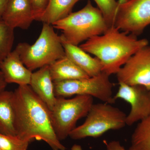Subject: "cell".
I'll return each mask as SVG.
<instances>
[{
    "mask_svg": "<svg viewBox=\"0 0 150 150\" xmlns=\"http://www.w3.org/2000/svg\"><path fill=\"white\" fill-rule=\"evenodd\" d=\"M150 25V0H129L119 5L114 27L138 36Z\"/></svg>",
    "mask_w": 150,
    "mask_h": 150,
    "instance_id": "cell-8",
    "label": "cell"
},
{
    "mask_svg": "<svg viewBox=\"0 0 150 150\" xmlns=\"http://www.w3.org/2000/svg\"><path fill=\"white\" fill-rule=\"evenodd\" d=\"M0 70L7 83L29 85L32 71L23 64L15 49L0 62Z\"/></svg>",
    "mask_w": 150,
    "mask_h": 150,
    "instance_id": "cell-12",
    "label": "cell"
},
{
    "mask_svg": "<svg viewBox=\"0 0 150 150\" xmlns=\"http://www.w3.org/2000/svg\"><path fill=\"white\" fill-rule=\"evenodd\" d=\"M13 93L17 137L29 142L42 140L52 150H67L54 131L51 110L30 86H18Z\"/></svg>",
    "mask_w": 150,
    "mask_h": 150,
    "instance_id": "cell-1",
    "label": "cell"
},
{
    "mask_svg": "<svg viewBox=\"0 0 150 150\" xmlns=\"http://www.w3.org/2000/svg\"><path fill=\"white\" fill-rule=\"evenodd\" d=\"M23 64L32 71L49 66L66 56L60 36L52 25L43 23L38 38L33 45L19 43L15 49Z\"/></svg>",
    "mask_w": 150,
    "mask_h": 150,
    "instance_id": "cell-4",
    "label": "cell"
},
{
    "mask_svg": "<svg viewBox=\"0 0 150 150\" xmlns=\"http://www.w3.org/2000/svg\"><path fill=\"white\" fill-rule=\"evenodd\" d=\"M71 150H82V149L80 146L75 145L72 148Z\"/></svg>",
    "mask_w": 150,
    "mask_h": 150,
    "instance_id": "cell-26",
    "label": "cell"
},
{
    "mask_svg": "<svg viewBox=\"0 0 150 150\" xmlns=\"http://www.w3.org/2000/svg\"><path fill=\"white\" fill-rule=\"evenodd\" d=\"M33 11L34 19L39 21L49 3V0H30Z\"/></svg>",
    "mask_w": 150,
    "mask_h": 150,
    "instance_id": "cell-22",
    "label": "cell"
},
{
    "mask_svg": "<svg viewBox=\"0 0 150 150\" xmlns=\"http://www.w3.org/2000/svg\"><path fill=\"white\" fill-rule=\"evenodd\" d=\"M56 97L73 96H88L105 103L112 104L115 100L112 95L113 84L109 76L102 72L95 76L54 82Z\"/></svg>",
    "mask_w": 150,
    "mask_h": 150,
    "instance_id": "cell-7",
    "label": "cell"
},
{
    "mask_svg": "<svg viewBox=\"0 0 150 150\" xmlns=\"http://www.w3.org/2000/svg\"><path fill=\"white\" fill-rule=\"evenodd\" d=\"M7 83L6 82L2 73L0 70V92L5 90Z\"/></svg>",
    "mask_w": 150,
    "mask_h": 150,
    "instance_id": "cell-25",
    "label": "cell"
},
{
    "mask_svg": "<svg viewBox=\"0 0 150 150\" xmlns=\"http://www.w3.org/2000/svg\"><path fill=\"white\" fill-rule=\"evenodd\" d=\"M2 20L13 29H28L35 20L30 0H9Z\"/></svg>",
    "mask_w": 150,
    "mask_h": 150,
    "instance_id": "cell-11",
    "label": "cell"
},
{
    "mask_svg": "<svg viewBox=\"0 0 150 150\" xmlns=\"http://www.w3.org/2000/svg\"><path fill=\"white\" fill-rule=\"evenodd\" d=\"M9 0H0V20H2V18L5 11L6 8Z\"/></svg>",
    "mask_w": 150,
    "mask_h": 150,
    "instance_id": "cell-24",
    "label": "cell"
},
{
    "mask_svg": "<svg viewBox=\"0 0 150 150\" xmlns=\"http://www.w3.org/2000/svg\"><path fill=\"white\" fill-rule=\"evenodd\" d=\"M129 150H150V115L140 121L131 137Z\"/></svg>",
    "mask_w": 150,
    "mask_h": 150,
    "instance_id": "cell-18",
    "label": "cell"
},
{
    "mask_svg": "<svg viewBox=\"0 0 150 150\" xmlns=\"http://www.w3.org/2000/svg\"><path fill=\"white\" fill-rule=\"evenodd\" d=\"M93 102V98L88 96H76L69 99L57 97L51 112L53 128L59 141L69 137L78 120L87 116Z\"/></svg>",
    "mask_w": 150,
    "mask_h": 150,
    "instance_id": "cell-6",
    "label": "cell"
},
{
    "mask_svg": "<svg viewBox=\"0 0 150 150\" xmlns=\"http://www.w3.org/2000/svg\"><path fill=\"white\" fill-rule=\"evenodd\" d=\"M52 25L62 30L61 35L65 40L76 46L102 35L110 28L101 12L93 6L90 1L80 10L71 13Z\"/></svg>",
    "mask_w": 150,
    "mask_h": 150,
    "instance_id": "cell-3",
    "label": "cell"
},
{
    "mask_svg": "<svg viewBox=\"0 0 150 150\" xmlns=\"http://www.w3.org/2000/svg\"><path fill=\"white\" fill-rule=\"evenodd\" d=\"M37 96L52 110L56 102L54 83L51 78L49 66L40 68L32 73L29 84Z\"/></svg>",
    "mask_w": 150,
    "mask_h": 150,
    "instance_id": "cell-14",
    "label": "cell"
},
{
    "mask_svg": "<svg viewBox=\"0 0 150 150\" xmlns=\"http://www.w3.org/2000/svg\"><path fill=\"white\" fill-rule=\"evenodd\" d=\"M126 114L109 103L93 104L86 121L76 127L69 137L74 140L98 138L110 130H119L126 124Z\"/></svg>",
    "mask_w": 150,
    "mask_h": 150,
    "instance_id": "cell-5",
    "label": "cell"
},
{
    "mask_svg": "<svg viewBox=\"0 0 150 150\" xmlns=\"http://www.w3.org/2000/svg\"><path fill=\"white\" fill-rule=\"evenodd\" d=\"M14 30L0 20V62L12 51L14 39Z\"/></svg>",
    "mask_w": 150,
    "mask_h": 150,
    "instance_id": "cell-19",
    "label": "cell"
},
{
    "mask_svg": "<svg viewBox=\"0 0 150 150\" xmlns=\"http://www.w3.org/2000/svg\"><path fill=\"white\" fill-rule=\"evenodd\" d=\"M109 27L114 26L119 4L116 0H93Z\"/></svg>",
    "mask_w": 150,
    "mask_h": 150,
    "instance_id": "cell-20",
    "label": "cell"
},
{
    "mask_svg": "<svg viewBox=\"0 0 150 150\" xmlns=\"http://www.w3.org/2000/svg\"><path fill=\"white\" fill-rule=\"evenodd\" d=\"M104 142L106 145L107 150H127L121 146L118 141H113L108 143L104 141Z\"/></svg>",
    "mask_w": 150,
    "mask_h": 150,
    "instance_id": "cell-23",
    "label": "cell"
},
{
    "mask_svg": "<svg viewBox=\"0 0 150 150\" xmlns=\"http://www.w3.org/2000/svg\"><path fill=\"white\" fill-rule=\"evenodd\" d=\"M49 68L54 82L90 77L66 56L49 65Z\"/></svg>",
    "mask_w": 150,
    "mask_h": 150,
    "instance_id": "cell-16",
    "label": "cell"
},
{
    "mask_svg": "<svg viewBox=\"0 0 150 150\" xmlns=\"http://www.w3.org/2000/svg\"><path fill=\"white\" fill-rule=\"evenodd\" d=\"M30 142L0 133V150H27Z\"/></svg>",
    "mask_w": 150,
    "mask_h": 150,
    "instance_id": "cell-21",
    "label": "cell"
},
{
    "mask_svg": "<svg viewBox=\"0 0 150 150\" xmlns=\"http://www.w3.org/2000/svg\"><path fill=\"white\" fill-rule=\"evenodd\" d=\"M81 0H49L39 21L52 25L71 13L74 6Z\"/></svg>",
    "mask_w": 150,
    "mask_h": 150,
    "instance_id": "cell-17",
    "label": "cell"
},
{
    "mask_svg": "<svg viewBox=\"0 0 150 150\" xmlns=\"http://www.w3.org/2000/svg\"><path fill=\"white\" fill-rule=\"evenodd\" d=\"M148 45L147 39H138L136 35L112 26L102 35L91 38L79 46L99 59L103 72L110 76L117 74L131 56Z\"/></svg>",
    "mask_w": 150,
    "mask_h": 150,
    "instance_id": "cell-2",
    "label": "cell"
},
{
    "mask_svg": "<svg viewBox=\"0 0 150 150\" xmlns=\"http://www.w3.org/2000/svg\"><path fill=\"white\" fill-rule=\"evenodd\" d=\"M116 74L118 83L142 86L150 89V46L136 52Z\"/></svg>",
    "mask_w": 150,
    "mask_h": 150,
    "instance_id": "cell-9",
    "label": "cell"
},
{
    "mask_svg": "<svg viewBox=\"0 0 150 150\" xmlns=\"http://www.w3.org/2000/svg\"><path fill=\"white\" fill-rule=\"evenodd\" d=\"M129 0H118V4L121 5L122 4H124V3L127 2V1H129Z\"/></svg>",
    "mask_w": 150,
    "mask_h": 150,
    "instance_id": "cell-27",
    "label": "cell"
},
{
    "mask_svg": "<svg viewBox=\"0 0 150 150\" xmlns=\"http://www.w3.org/2000/svg\"><path fill=\"white\" fill-rule=\"evenodd\" d=\"M60 36L66 56L90 77L102 72V65L99 59L96 57H91L80 46L69 43L62 35Z\"/></svg>",
    "mask_w": 150,
    "mask_h": 150,
    "instance_id": "cell-13",
    "label": "cell"
},
{
    "mask_svg": "<svg viewBox=\"0 0 150 150\" xmlns=\"http://www.w3.org/2000/svg\"><path fill=\"white\" fill-rule=\"evenodd\" d=\"M115 100L121 99L130 104L131 109L126 116V124L131 126L150 115V89L142 86H130L118 83Z\"/></svg>",
    "mask_w": 150,
    "mask_h": 150,
    "instance_id": "cell-10",
    "label": "cell"
},
{
    "mask_svg": "<svg viewBox=\"0 0 150 150\" xmlns=\"http://www.w3.org/2000/svg\"><path fill=\"white\" fill-rule=\"evenodd\" d=\"M13 96V91L4 90L0 92V133L16 136Z\"/></svg>",
    "mask_w": 150,
    "mask_h": 150,
    "instance_id": "cell-15",
    "label": "cell"
}]
</instances>
